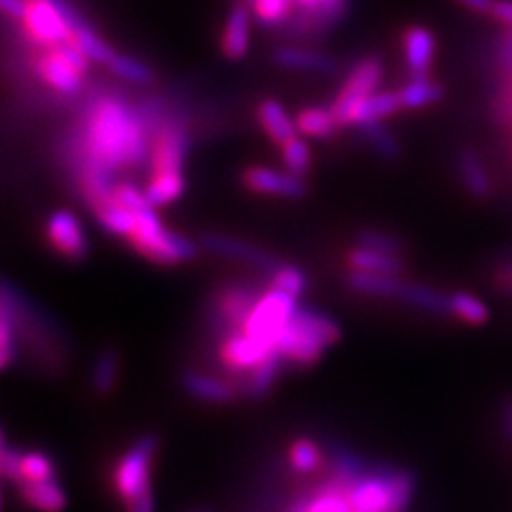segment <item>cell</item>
Masks as SVG:
<instances>
[{
	"mask_svg": "<svg viewBox=\"0 0 512 512\" xmlns=\"http://www.w3.org/2000/svg\"><path fill=\"white\" fill-rule=\"evenodd\" d=\"M163 116L154 103L131 105L105 94L92 101L77 133V173L94 171L114 180L118 171L141 167L150 160L152 131Z\"/></svg>",
	"mask_w": 512,
	"mask_h": 512,
	"instance_id": "1",
	"label": "cell"
},
{
	"mask_svg": "<svg viewBox=\"0 0 512 512\" xmlns=\"http://www.w3.org/2000/svg\"><path fill=\"white\" fill-rule=\"evenodd\" d=\"M22 352H30L43 370H54L62 361L64 342L60 331L52 327L50 316L32 308L20 291L5 282L3 308H0V365L3 370L18 365Z\"/></svg>",
	"mask_w": 512,
	"mask_h": 512,
	"instance_id": "2",
	"label": "cell"
},
{
	"mask_svg": "<svg viewBox=\"0 0 512 512\" xmlns=\"http://www.w3.org/2000/svg\"><path fill=\"white\" fill-rule=\"evenodd\" d=\"M327 468L346 478L352 512H408L414 476L391 466H370L346 448H335Z\"/></svg>",
	"mask_w": 512,
	"mask_h": 512,
	"instance_id": "3",
	"label": "cell"
},
{
	"mask_svg": "<svg viewBox=\"0 0 512 512\" xmlns=\"http://www.w3.org/2000/svg\"><path fill=\"white\" fill-rule=\"evenodd\" d=\"M340 338L342 329L338 320L314 308L299 306L293 318L288 320L276 346V355L284 361V365L306 370V367H312L323 359L325 352L338 344Z\"/></svg>",
	"mask_w": 512,
	"mask_h": 512,
	"instance_id": "4",
	"label": "cell"
},
{
	"mask_svg": "<svg viewBox=\"0 0 512 512\" xmlns=\"http://www.w3.org/2000/svg\"><path fill=\"white\" fill-rule=\"evenodd\" d=\"M156 448V436L143 434L116 461L114 472H111V485H114L124 512H156L152 489Z\"/></svg>",
	"mask_w": 512,
	"mask_h": 512,
	"instance_id": "5",
	"label": "cell"
},
{
	"mask_svg": "<svg viewBox=\"0 0 512 512\" xmlns=\"http://www.w3.org/2000/svg\"><path fill=\"white\" fill-rule=\"evenodd\" d=\"M143 259L156 265H180L197 256V246L188 237L167 229L158 218L156 207L148 205L137 212V222L131 237L126 239Z\"/></svg>",
	"mask_w": 512,
	"mask_h": 512,
	"instance_id": "6",
	"label": "cell"
},
{
	"mask_svg": "<svg viewBox=\"0 0 512 512\" xmlns=\"http://www.w3.org/2000/svg\"><path fill=\"white\" fill-rule=\"evenodd\" d=\"M297 308H299L297 297L288 295L267 282L261 297L256 299L254 308L250 310L246 323L237 331L246 333L254 342H259L267 350L276 352V346L282 338L288 320L293 318Z\"/></svg>",
	"mask_w": 512,
	"mask_h": 512,
	"instance_id": "7",
	"label": "cell"
},
{
	"mask_svg": "<svg viewBox=\"0 0 512 512\" xmlns=\"http://www.w3.org/2000/svg\"><path fill=\"white\" fill-rule=\"evenodd\" d=\"M90 60L77 45L62 43L43 47L35 58V71L39 79L64 96H75L84 90Z\"/></svg>",
	"mask_w": 512,
	"mask_h": 512,
	"instance_id": "8",
	"label": "cell"
},
{
	"mask_svg": "<svg viewBox=\"0 0 512 512\" xmlns=\"http://www.w3.org/2000/svg\"><path fill=\"white\" fill-rule=\"evenodd\" d=\"M263 288L250 282H227L222 284L210 303V323L212 331L218 335L227 331L242 329L256 299L261 297Z\"/></svg>",
	"mask_w": 512,
	"mask_h": 512,
	"instance_id": "9",
	"label": "cell"
},
{
	"mask_svg": "<svg viewBox=\"0 0 512 512\" xmlns=\"http://www.w3.org/2000/svg\"><path fill=\"white\" fill-rule=\"evenodd\" d=\"M20 24L28 41L41 50L71 41V24L62 0H28V9Z\"/></svg>",
	"mask_w": 512,
	"mask_h": 512,
	"instance_id": "10",
	"label": "cell"
},
{
	"mask_svg": "<svg viewBox=\"0 0 512 512\" xmlns=\"http://www.w3.org/2000/svg\"><path fill=\"white\" fill-rule=\"evenodd\" d=\"M188 154V131L184 120L165 114L152 131L150 175L184 173Z\"/></svg>",
	"mask_w": 512,
	"mask_h": 512,
	"instance_id": "11",
	"label": "cell"
},
{
	"mask_svg": "<svg viewBox=\"0 0 512 512\" xmlns=\"http://www.w3.org/2000/svg\"><path fill=\"white\" fill-rule=\"evenodd\" d=\"M382 82V62L378 58H363L355 69L348 73L344 84L331 103V111L338 118L340 126H350L352 114L357 107L378 92Z\"/></svg>",
	"mask_w": 512,
	"mask_h": 512,
	"instance_id": "12",
	"label": "cell"
},
{
	"mask_svg": "<svg viewBox=\"0 0 512 512\" xmlns=\"http://www.w3.org/2000/svg\"><path fill=\"white\" fill-rule=\"evenodd\" d=\"M282 512H352L346 478L327 468V476L303 489Z\"/></svg>",
	"mask_w": 512,
	"mask_h": 512,
	"instance_id": "13",
	"label": "cell"
},
{
	"mask_svg": "<svg viewBox=\"0 0 512 512\" xmlns=\"http://www.w3.org/2000/svg\"><path fill=\"white\" fill-rule=\"evenodd\" d=\"M348 7V0H295V15L286 30L297 37L325 35L338 24Z\"/></svg>",
	"mask_w": 512,
	"mask_h": 512,
	"instance_id": "14",
	"label": "cell"
},
{
	"mask_svg": "<svg viewBox=\"0 0 512 512\" xmlns=\"http://www.w3.org/2000/svg\"><path fill=\"white\" fill-rule=\"evenodd\" d=\"M45 237L50 246L69 261H82L88 254L86 231L79 220L69 210H56L45 222Z\"/></svg>",
	"mask_w": 512,
	"mask_h": 512,
	"instance_id": "15",
	"label": "cell"
},
{
	"mask_svg": "<svg viewBox=\"0 0 512 512\" xmlns=\"http://www.w3.org/2000/svg\"><path fill=\"white\" fill-rule=\"evenodd\" d=\"M244 186L252 192L280 199H301L308 192L301 175L269 167H248L244 171Z\"/></svg>",
	"mask_w": 512,
	"mask_h": 512,
	"instance_id": "16",
	"label": "cell"
},
{
	"mask_svg": "<svg viewBox=\"0 0 512 512\" xmlns=\"http://www.w3.org/2000/svg\"><path fill=\"white\" fill-rule=\"evenodd\" d=\"M203 248L210 250L212 254L224 256V259H233L239 263H246L250 267L261 269L263 274H271L280 261H276L274 256L269 252L261 250L259 246L248 244L244 239H237V237H229V235H220V233H207L203 235Z\"/></svg>",
	"mask_w": 512,
	"mask_h": 512,
	"instance_id": "17",
	"label": "cell"
},
{
	"mask_svg": "<svg viewBox=\"0 0 512 512\" xmlns=\"http://www.w3.org/2000/svg\"><path fill=\"white\" fill-rule=\"evenodd\" d=\"M62 7L71 24V43L77 45L90 62L109 64V60L116 54L114 47H111L103 37H99V32L82 18V13H79L69 0H62Z\"/></svg>",
	"mask_w": 512,
	"mask_h": 512,
	"instance_id": "18",
	"label": "cell"
},
{
	"mask_svg": "<svg viewBox=\"0 0 512 512\" xmlns=\"http://www.w3.org/2000/svg\"><path fill=\"white\" fill-rule=\"evenodd\" d=\"M184 391L205 404H229L242 395L237 384L229 376H212L205 372L190 370L182 376Z\"/></svg>",
	"mask_w": 512,
	"mask_h": 512,
	"instance_id": "19",
	"label": "cell"
},
{
	"mask_svg": "<svg viewBox=\"0 0 512 512\" xmlns=\"http://www.w3.org/2000/svg\"><path fill=\"white\" fill-rule=\"evenodd\" d=\"M252 18L254 15L248 5H235L229 11L220 37V50L229 60H242L250 52Z\"/></svg>",
	"mask_w": 512,
	"mask_h": 512,
	"instance_id": "20",
	"label": "cell"
},
{
	"mask_svg": "<svg viewBox=\"0 0 512 512\" xmlns=\"http://www.w3.org/2000/svg\"><path fill=\"white\" fill-rule=\"evenodd\" d=\"M20 500L37 512H62L67 508V491L60 485L58 478L37 480V483H18Z\"/></svg>",
	"mask_w": 512,
	"mask_h": 512,
	"instance_id": "21",
	"label": "cell"
},
{
	"mask_svg": "<svg viewBox=\"0 0 512 512\" xmlns=\"http://www.w3.org/2000/svg\"><path fill=\"white\" fill-rule=\"evenodd\" d=\"M436 54V39L429 28L412 26L404 35V58L412 77L429 75Z\"/></svg>",
	"mask_w": 512,
	"mask_h": 512,
	"instance_id": "22",
	"label": "cell"
},
{
	"mask_svg": "<svg viewBox=\"0 0 512 512\" xmlns=\"http://www.w3.org/2000/svg\"><path fill=\"white\" fill-rule=\"evenodd\" d=\"M346 263L350 271H363V274H384V276H399L404 271V259L397 254L380 252L374 248L355 246L348 256Z\"/></svg>",
	"mask_w": 512,
	"mask_h": 512,
	"instance_id": "23",
	"label": "cell"
},
{
	"mask_svg": "<svg viewBox=\"0 0 512 512\" xmlns=\"http://www.w3.org/2000/svg\"><path fill=\"white\" fill-rule=\"evenodd\" d=\"M274 62L280 69L297 73H331L338 64L323 52L308 50V47H280L274 54Z\"/></svg>",
	"mask_w": 512,
	"mask_h": 512,
	"instance_id": "24",
	"label": "cell"
},
{
	"mask_svg": "<svg viewBox=\"0 0 512 512\" xmlns=\"http://www.w3.org/2000/svg\"><path fill=\"white\" fill-rule=\"evenodd\" d=\"M259 124L276 146H284L288 139L299 135L295 120L286 114V109L276 99H265L259 105Z\"/></svg>",
	"mask_w": 512,
	"mask_h": 512,
	"instance_id": "25",
	"label": "cell"
},
{
	"mask_svg": "<svg viewBox=\"0 0 512 512\" xmlns=\"http://www.w3.org/2000/svg\"><path fill=\"white\" fill-rule=\"evenodd\" d=\"M457 169L461 175V182L466 186L472 197L476 199H487L491 195V178L483 165V160L478 158L474 150L463 148L457 154Z\"/></svg>",
	"mask_w": 512,
	"mask_h": 512,
	"instance_id": "26",
	"label": "cell"
},
{
	"mask_svg": "<svg viewBox=\"0 0 512 512\" xmlns=\"http://www.w3.org/2000/svg\"><path fill=\"white\" fill-rule=\"evenodd\" d=\"M402 109V101H399L397 92H389V90H378L376 94H372L370 99L363 101L355 114H352L350 126H365L372 122H382L384 118H391L393 114Z\"/></svg>",
	"mask_w": 512,
	"mask_h": 512,
	"instance_id": "27",
	"label": "cell"
},
{
	"mask_svg": "<svg viewBox=\"0 0 512 512\" xmlns=\"http://www.w3.org/2000/svg\"><path fill=\"white\" fill-rule=\"evenodd\" d=\"M282 370H284V361L278 355L269 357L265 363L254 367V370L239 382V391L250 399H261L274 389V384L282 374Z\"/></svg>",
	"mask_w": 512,
	"mask_h": 512,
	"instance_id": "28",
	"label": "cell"
},
{
	"mask_svg": "<svg viewBox=\"0 0 512 512\" xmlns=\"http://www.w3.org/2000/svg\"><path fill=\"white\" fill-rule=\"evenodd\" d=\"M297 131L299 135L308 139H327L340 128L338 118L331 111V107H306L301 109L297 118Z\"/></svg>",
	"mask_w": 512,
	"mask_h": 512,
	"instance_id": "29",
	"label": "cell"
},
{
	"mask_svg": "<svg viewBox=\"0 0 512 512\" xmlns=\"http://www.w3.org/2000/svg\"><path fill=\"white\" fill-rule=\"evenodd\" d=\"M288 463H291L293 472L308 476L316 474L320 468L327 466L325 461V451L320 448V444L312 438H297L288 446Z\"/></svg>",
	"mask_w": 512,
	"mask_h": 512,
	"instance_id": "30",
	"label": "cell"
},
{
	"mask_svg": "<svg viewBox=\"0 0 512 512\" xmlns=\"http://www.w3.org/2000/svg\"><path fill=\"white\" fill-rule=\"evenodd\" d=\"M397 94L399 101H402V109H423L429 105H436L444 96V90L438 82L425 75L412 77L402 90H397Z\"/></svg>",
	"mask_w": 512,
	"mask_h": 512,
	"instance_id": "31",
	"label": "cell"
},
{
	"mask_svg": "<svg viewBox=\"0 0 512 512\" xmlns=\"http://www.w3.org/2000/svg\"><path fill=\"white\" fill-rule=\"evenodd\" d=\"M120 376V355L116 348H103L92 365V389L99 395H107L116 389Z\"/></svg>",
	"mask_w": 512,
	"mask_h": 512,
	"instance_id": "32",
	"label": "cell"
},
{
	"mask_svg": "<svg viewBox=\"0 0 512 512\" xmlns=\"http://www.w3.org/2000/svg\"><path fill=\"white\" fill-rule=\"evenodd\" d=\"M186 190V178L184 173H160L150 175L146 186V197L152 207H163L173 201H178Z\"/></svg>",
	"mask_w": 512,
	"mask_h": 512,
	"instance_id": "33",
	"label": "cell"
},
{
	"mask_svg": "<svg viewBox=\"0 0 512 512\" xmlns=\"http://www.w3.org/2000/svg\"><path fill=\"white\" fill-rule=\"evenodd\" d=\"M254 20L263 28L288 26L295 15V0H248Z\"/></svg>",
	"mask_w": 512,
	"mask_h": 512,
	"instance_id": "34",
	"label": "cell"
},
{
	"mask_svg": "<svg viewBox=\"0 0 512 512\" xmlns=\"http://www.w3.org/2000/svg\"><path fill=\"white\" fill-rule=\"evenodd\" d=\"M107 67L116 77H120L122 82L135 84V86H148L154 82V77H156L150 64H146L139 58H133V56L118 54V52L114 54V58L109 60Z\"/></svg>",
	"mask_w": 512,
	"mask_h": 512,
	"instance_id": "35",
	"label": "cell"
},
{
	"mask_svg": "<svg viewBox=\"0 0 512 512\" xmlns=\"http://www.w3.org/2000/svg\"><path fill=\"white\" fill-rule=\"evenodd\" d=\"M50 478H58L56 463L52 461V457H47L41 451H30L22 455L18 483H24V480H28V483H37V480H50Z\"/></svg>",
	"mask_w": 512,
	"mask_h": 512,
	"instance_id": "36",
	"label": "cell"
},
{
	"mask_svg": "<svg viewBox=\"0 0 512 512\" xmlns=\"http://www.w3.org/2000/svg\"><path fill=\"white\" fill-rule=\"evenodd\" d=\"M451 297V314L461 318L463 323L470 325H485L489 320V308L478 297L470 293H453Z\"/></svg>",
	"mask_w": 512,
	"mask_h": 512,
	"instance_id": "37",
	"label": "cell"
},
{
	"mask_svg": "<svg viewBox=\"0 0 512 512\" xmlns=\"http://www.w3.org/2000/svg\"><path fill=\"white\" fill-rule=\"evenodd\" d=\"M282 148V160L286 171H291L295 175H306L312 165V150L308 146V141L303 139V135H297L293 139H288Z\"/></svg>",
	"mask_w": 512,
	"mask_h": 512,
	"instance_id": "38",
	"label": "cell"
},
{
	"mask_svg": "<svg viewBox=\"0 0 512 512\" xmlns=\"http://www.w3.org/2000/svg\"><path fill=\"white\" fill-rule=\"evenodd\" d=\"M269 284L299 299L303 293H306V288H308V276L303 274V271L299 267H295V265L280 263L269 274Z\"/></svg>",
	"mask_w": 512,
	"mask_h": 512,
	"instance_id": "39",
	"label": "cell"
},
{
	"mask_svg": "<svg viewBox=\"0 0 512 512\" xmlns=\"http://www.w3.org/2000/svg\"><path fill=\"white\" fill-rule=\"evenodd\" d=\"M361 131L365 135V139L372 143V148L384 156V158H395L399 154V146L395 137L391 135V131L382 122H372L361 126Z\"/></svg>",
	"mask_w": 512,
	"mask_h": 512,
	"instance_id": "40",
	"label": "cell"
},
{
	"mask_svg": "<svg viewBox=\"0 0 512 512\" xmlns=\"http://www.w3.org/2000/svg\"><path fill=\"white\" fill-rule=\"evenodd\" d=\"M357 244L365 246V248H374L380 252H389V254H397L402 256L404 254V244L399 242L397 237L389 235V233H382L376 229H365L357 235Z\"/></svg>",
	"mask_w": 512,
	"mask_h": 512,
	"instance_id": "41",
	"label": "cell"
},
{
	"mask_svg": "<svg viewBox=\"0 0 512 512\" xmlns=\"http://www.w3.org/2000/svg\"><path fill=\"white\" fill-rule=\"evenodd\" d=\"M22 455L24 453H20L18 448H13L7 438L3 440V453H0V470H3V476L7 480H13V483H18V478H20Z\"/></svg>",
	"mask_w": 512,
	"mask_h": 512,
	"instance_id": "42",
	"label": "cell"
},
{
	"mask_svg": "<svg viewBox=\"0 0 512 512\" xmlns=\"http://www.w3.org/2000/svg\"><path fill=\"white\" fill-rule=\"evenodd\" d=\"M498 62L504 71H512V28L504 32L498 47Z\"/></svg>",
	"mask_w": 512,
	"mask_h": 512,
	"instance_id": "43",
	"label": "cell"
},
{
	"mask_svg": "<svg viewBox=\"0 0 512 512\" xmlns=\"http://www.w3.org/2000/svg\"><path fill=\"white\" fill-rule=\"evenodd\" d=\"M0 9L7 15V18L22 22V18L26 15L28 9V0H0Z\"/></svg>",
	"mask_w": 512,
	"mask_h": 512,
	"instance_id": "44",
	"label": "cell"
},
{
	"mask_svg": "<svg viewBox=\"0 0 512 512\" xmlns=\"http://www.w3.org/2000/svg\"><path fill=\"white\" fill-rule=\"evenodd\" d=\"M493 18L512 26V0H495V7L491 11Z\"/></svg>",
	"mask_w": 512,
	"mask_h": 512,
	"instance_id": "45",
	"label": "cell"
},
{
	"mask_svg": "<svg viewBox=\"0 0 512 512\" xmlns=\"http://www.w3.org/2000/svg\"><path fill=\"white\" fill-rule=\"evenodd\" d=\"M457 3L476 13H491L495 7V0H457Z\"/></svg>",
	"mask_w": 512,
	"mask_h": 512,
	"instance_id": "46",
	"label": "cell"
},
{
	"mask_svg": "<svg viewBox=\"0 0 512 512\" xmlns=\"http://www.w3.org/2000/svg\"><path fill=\"white\" fill-rule=\"evenodd\" d=\"M502 427L506 440L512 444V397H508L502 406Z\"/></svg>",
	"mask_w": 512,
	"mask_h": 512,
	"instance_id": "47",
	"label": "cell"
}]
</instances>
